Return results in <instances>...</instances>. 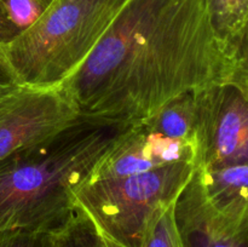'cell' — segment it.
Segmentation results:
<instances>
[{
    "mask_svg": "<svg viewBox=\"0 0 248 247\" xmlns=\"http://www.w3.org/2000/svg\"><path fill=\"white\" fill-rule=\"evenodd\" d=\"M232 74L205 0H128L61 85L81 116L137 125L174 97Z\"/></svg>",
    "mask_w": 248,
    "mask_h": 247,
    "instance_id": "cell-1",
    "label": "cell"
},
{
    "mask_svg": "<svg viewBox=\"0 0 248 247\" xmlns=\"http://www.w3.org/2000/svg\"><path fill=\"white\" fill-rule=\"evenodd\" d=\"M131 126L80 115L0 160V232L63 227L78 207V189Z\"/></svg>",
    "mask_w": 248,
    "mask_h": 247,
    "instance_id": "cell-2",
    "label": "cell"
},
{
    "mask_svg": "<svg viewBox=\"0 0 248 247\" xmlns=\"http://www.w3.org/2000/svg\"><path fill=\"white\" fill-rule=\"evenodd\" d=\"M127 1L55 0L33 27L4 44L22 84H62L96 47Z\"/></svg>",
    "mask_w": 248,
    "mask_h": 247,
    "instance_id": "cell-3",
    "label": "cell"
},
{
    "mask_svg": "<svg viewBox=\"0 0 248 247\" xmlns=\"http://www.w3.org/2000/svg\"><path fill=\"white\" fill-rule=\"evenodd\" d=\"M195 170L191 162H178L121 178L86 181L75 199L103 234L124 247H142L154 213L176 202Z\"/></svg>",
    "mask_w": 248,
    "mask_h": 247,
    "instance_id": "cell-4",
    "label": "cell"
},
{
    "mask_svg": "<svg viewBox=\"0 0 248 247\" xmlns=\"http://www.w3.org/2000/svg\"><path fill=\"white\" fill-rule=\"evenodd\" d=\"M196 170L248 165V97L232 80L196 91Z\"/></svg>",
    "mask_w": 248,
    "mask_h": 247,
    "instance_id": "cell-5",
    "label": "cell"
},
{
    "mask_svg": "<svg viewBox=\"0 0 248 247\" xmlns=\"http://www.w3.org/2000/svg\"><path fill=\"white\" fill-rule=\"evenodd\" d=\"M79 116L62 85H23L0 109V160L55 135Z\"/></svg>",
    "mask_w": 248,
    "mask_h": 247,
    "instance_id": "cell-6",
    "label": "cell"
},
{
    "mask_svg": "<svg viewBox=\"0 0 248 247\" xmlns=\"http://www.w3.org/2000/svg\"><path fill=\"white\" fill-rule=\"evenodd\" d=\"M196 143L150 131L143 123L131 126L99 160L87 181L121 178L178 162L195 165Z\"/></svg>",
    "mask_w": 248,
    "mask_h": 247,
    "instance_id": "cell-7",
    "label": "cell"
},
{
    "mask_svg": "<svg viewBox=\"0 0 248 247\" xmlns=\"http://www.w3.org/2000/svg\"><path fill=\"white\" fill-rule=\"evenodd\" d=\"M174 219L184 247H248V222L219 215L206 200L195 173L174 202Z\"/></svg>",
    "mask_w": 248,
    "mask_h": 247,
    "instance_id": "cell-8",
    "label": "cell"
},
{
    "mask_svg": "<svg viewBox=\"0 0 248 247\" xmlns=\"http://www.w3.org/2000/svg\"><path fill=\"white\" fill-rule=\"evenodd\" d=\"M195 176L206 200L219 215L248 222V165L196 170Z\"/></svg>",
    "mask_w": 248,
    "mask_h": 247,
    "instance_id": "cell-9",
    "label": "cell"
},
{
    "mask_svg": "<svg viewBox=\"0 0 248 247\" xmlns=\"http://www.w3.org/2000/svg\"><path fill=\"white\" fill-rule=\"evenodd\" d=\"M211 26L230 63L248 29V0H205Z\"/></svg>",
    "mask_w": 248,
    "mask_h": 247,
    "instance_id": "cell-10",
    "label": "cell"
},
{
    "mask_svg": "<svg viewBox=\"0 0 248 247\" xmlns=\"http://www.w3.org/2000/svg\"><path fill=\"white\" fill-rule=\"evenodd\" d=\"M196 91L174 97L145 121L150 131L173 139L195 142Z\"/></svg>",
    "mask_w": 248,
    "mask_h": 247,
    "instance_id": "cell-11",
    "label": "cell"
},
{
    "mask_svg": "<svg viewBox=\"0 0 248 247\" xmlns=\"http://www.w3.org/2000/svg\"><path fill=\"white\" fill-rule=\"evenodd\" d=\"M55 0H0V43L6 44L28 31Z\"/></svg>",
    "mask_w": 248,
    "mask_h": 247,
    "instance_id": "cell-12",
    "label": "cell"
},
{
    "mask_svg": "<svg viewBox=\"0 0 248 247\" xmlns=\"http://www.w3.org/2000/svg\"><path fill=\"white\" fill-rule=\"evenodd\" d=\"M56 247H124L107 236L78 205L69 219L55 232Z\"/></svg>",
    "mask_w": 248,
    "mask_h": 247,
    "instance_id": "cell-13",
    "label": "cell"
},
{
    "mask_svg": "<svg viewBox=\"0 0 248 247\" xmlns=\"http://www.w3.org/2000/svg\"><path fill=\"white\" fill-rule=\"evenodd\" d=\"M142 247H184L174 219V203L154 213Z\"/></svg>",
    "mask_w": 248,
    "mask_h": 247,
    "instance_id": "cell-14",
    "label": "cell"
},
{
    "mask_svg": "<svg viewBox=\"0 0 248 247\" xmlns=\"http://www.w3.org/2000/svg\"><path fill=\"white\" fill-rule=\"evenodd\" d=\"M0 247H56L55 232L12 229L0 232Z\"/></svg>",
    "mask_w": 248,
    "mask_h": 247,
    "instance_id": "cell-15",
    "label": "cell"
},
{
    "mask_svg": "<svg viewBox=\"0 0 248 247\" xmlns=\"http://www.w3.org/2000/svg\"><path fill=\"white\" fill-rule=\"evenodd\" d=\"M22 86L23 84L18 79L7 58L4 44L0 43V109Z\"/></svg>",
    "mask_w": 248,
    "mask_h": 247,
    "instance_id": "cell-16",
    "label": "cell"
},
{
    "mask_svg": "<svg viewBox=\"0 0 248 247\" xmlns=\"http://www.w3.org/2000/svg\"><path fill=\"white\" fill-rule=\"evenodd\" d=\"M232 81L236 82L248 97V29L242 36L232 62Z\"/></svg>",
    "mask_w": 248,
    "mask_h": 247,
    "instance_id": "cell-17",
    "label": "cell"
}]
</instances>
